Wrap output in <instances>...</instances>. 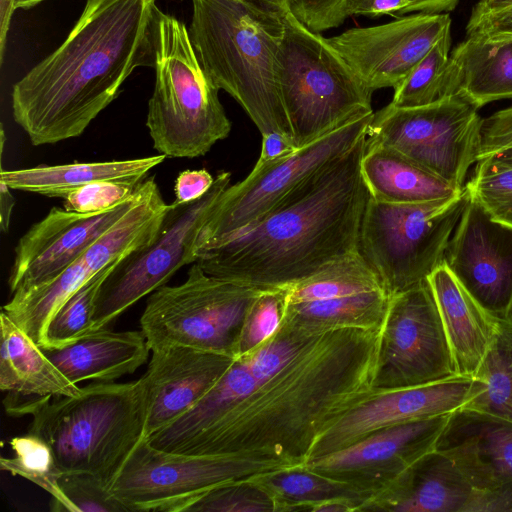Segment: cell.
<instances>
[{
  "mask_svg": "<svg viewBox=\"0 0 512 512\" xmlns=\"http://www.w3.org/2000/svg\"><path fill=\"white\" fill-rule=\"evenodd\" d=\"M345 3L346 0H287V8L306 27L320 33L344 23Z\"/></svg>",
  "mask_w": 512,
  "mask_h": 512,
  "instance_id": "7bdbcfd3",
  "label": "cell"
},
{
  "mask_svg": "<svg viewBox=\"0 0 512 512\" xmlns=\"http://www.w3.org/2000/svg\"><path fill=\"white\" fill-rule=\"evenodd\" d=\"M230 181L231 173L221 172L200 198L169 204L155 238L123 258L102 284L91 330L106 327L181 267L197 261L200 232Z\"/></svg>",
  "mask_w": 512,
  "mask_h": 512,
  "instance_id": "7c38bea8",
  "label": "cell"
},
{
  "mask_svg": "<svg viewBox=\"0 0 512 512\" xmlns=\"http://www.w3.org/2000/svg\"><path fill=\"white\" fill-rule=\"evenodd\" d=\"M361 174L371 198L387 203L411 204L451 198L456 188L397 150L369 145L361 159Z\"/></svg>",
  "mask_w": 512,
  "mask_h": 512,
  "instance_id": "f1b7e54d",
  "label": "cell"
},
{
  "mask_svg": "<svg viewBox=\"0 0 512 512\" xmlns=\"http://www.w3.org/2000/svg\"><path fill=\"white\" fill-rule=\"evenodd\" d=\"M482 120L478 109L458 95L413 108L388 104L374 113L366 143L391 147L462 189L477 161Z\"/></svg>",
  "mask_w": 512,
  "mask_h": 512,
  "instance_id": "4fadbf2b",
  "label": "cell"
},
{
  "mask_svg": "<svg viewBox=\"0 0 512 512\" xmlns=\"http://www.w3.org/2000/svg\"><path fill=\"white\" fill-rule=\"evenodd\" d=\"M376 290H385L383 283L358 250L289 286L287 301L307 302Z\"/></svg>",
  "mask_w": 512,
  "mask_h": 512,
  "instance_id": "d6a6232c",
  "label": "cell"
},
{
  "mask_svg": "<svg viewBox=\"0 0 512 512\" xmlns=\"http://www.w3.org/2000/svg\"><path fill=\"white\" fill-rule=\"evenodd\" d=\"M0 328V388L7 392L8 414L19 416L24 407L42 398L79 395L81 387L69 381L3 311Z\"/></svg>",
  "mask_w": 512,
  "mask_h": 512,
  "instance_id": "cb8c5ba5",
  "label": "cell"
},
{
  "mask_svg": "<svg viewBox=\"0 0 512 512\" xmlns=\"http://www.w3.org/2000/svg\"><path fill=\"white\" fill-rule=\"evenodd\" d=\"M156 0H87L64 42L12 89L14 121L35 145L83 134L140 66L154 67Z\"/></svg>",
  "mask_w": 512,
  "mask_h": 512,
  "instance_id": "7a4b0ae2",
  "label": "cell"
},
{
  "mask_svg": "<svg viewBox=\"0 0 512 512\" xmlns=\"http://www.w3.org/2000/svg\"><path fill=\"white\" fill-rule=\"evenodd\" d=\"M448 29V13H414L385 24L351 28L328 41L374 92L395 89Z\"/></svg>",
  "mask_w": 512,
  "mask_h": 512,
  "instance_id": "e0dca14e",
  "label": "cell"
},
{
  "mask_svg": "<svg viewBox=\"0 0 512 512\" xmlns=\"http://www.w3.org/2000/svg\"><path fill=\"white\" fill-rule=\"evenodd\" d=\"M148 397L142 377L96 382L77 396L46 397L27 405L29 433L51 448L63 473H88L108 486L145 438Z\"/></svg>",
  "mask_w": 512,
  "mask_h": 512,
  "instance_id": "5b68a950",
  "label": "cell"
},
{
  "mask_svg": "<svg viewBox=\"0 0 512 512\" xmlns=\"http://www.w3.org/2000/svg\"><path fill=\"white\" fill-rule=\"evenodd\" d=\"M165 158L159 154L129 160L38 165L7 171L2 168L0 181L13 190L64 199L72 191L93 182L112 181L138 186Z\"/></svg>",
  "mask_w": 512,
  "mask_h": 512,
  "instance_id": "83f0119b",
  "label": "cell"
},
{
  "mask_svg": "<svg viewBox=\"0 0 512 512\" xmlns=\"http://www.w3.org/2000/svg\"><path fill=\"white\" fill-rule=\"evenodd\" d=\"M45 0H16L15 9H28Z\"/></svg>",
  "mask_w": 512,
  "mask_h": 512,
  "instance_id": "f5cc1de1",
  "label": "cell"
},
{
  "mask_svg": "<svg viewBox=\"0 0 512 512\" xmlns=\"http://www.w3.org/2000/svg\"><path fill=\"white\" fill-rule=\"evenodd\" d=\"M121 260L103 269L58 307L47 324L41 348L67 345L91 330L100 288Z\"/></svg>",
  "mask_w": 512,
  "mask_h": 512,
  "instance_id": "e575fe53",
  "label": "cell"
},
{
  "mask_svg": "<svg viewBox=\"0 0 512 512\" xmlns=\"http://www.w3.org/2000/svg\"><path fill=\"white\" fill-rule=\"evenodd\" d=\"M458 3L459 0H409V5L397 17L409 13H448Z\"/></svg>",
  "mask_w": 512,
  "mask_h": 512,
  "instance_id": "7dc6e473",
  "label": "cell"
},
{
  "mask_svg": "<svg viewBox=\"0 0 512 512\" xmlns=\"http://www.w3.org/2000/svg\"><path fill=\"white\" fill-rule=\"evenodd\" d=\"M215 178L205 169L184 170L176 178L175 195L178 202H190L203 196Z\"/></svg>",
  "mask_w": 512,
  "mask_h": 512,
  "instance_id": "ee69618b",
  "label": "cell"
},
{
  "mask_svg": "<svg viewBox=\"0 0 512 512\" xmlns=\"http://www.w3.org/2000/svg\"><path fill=\"white\" fill-rule=\"evenodd\" d=\"M465 31L467 37L488 42L512 41V0H480Z\"/></svg>",
  "mask_w": 512,
  "mask_h": 512,
  "instance_id": "60d3db41",
  "label": "cell"
},
{
  "mask_svg": "<svg viewBox=\"0 0 512 512\" xmlns=\"http://www.w3.org/2000/svg\"><path fill=\"white\" fill-rule=\"evenodd\" d=\"M11 189L0 181V228L3 233H7L10 227V219L15 206V198Z\"/></svg>",
  "mask_w": 512,
  "mask_h": 512,
  "instance_id": "c3c4849f",
  "label": "cell"
},
{
  "mask_svg": "<svg viewBox=\"0 0 512 512\" xmlns=\"http://www.w3.org/2000/svg\"><path fill=\"white\" fill-rule=\"evenodd\" d=\"M436 449L484 495L483 512L512 511V422L461 408L451 414Z\"/></svg>",
  "mask_w": 512,
  "mask_h": 512,
  "instance_id": "44dd1931",
  "label": "cell"
},
{
  "mask_svg": "<svg viewBox=\"0 0 512 512\" xmlns=\"http://www.w3.org/2000/svg\"><path fill=\"white\" fill-rule=\"evenodd\" d=\"M474 387V377L455 376L420 386L373 390L318 436L307 462L345 448L376 430L451 414L471 399Z\"/></svg>",
  "mask_w": 512,
  "mask_h": 512,
  "instance_id": "ffe728a7",
  "label": "cell"
},
{
  "mask_svg": "<svg viewBox=\"0 0 512 512\" xmlns=\"http://www.w3.org/2000/svg\"><path fill=\"white\" fill-rule=\"evenodd\" d=\"M16 0H0V57L3 60L6 38Z\"/></svg>",
  "mask_w": 512,
  "mask_h": 512,
  "instance_id": "681fc988",
  "label": "cell"
},
{
  "mask_svg": "<svg viewBox=\"0 0 512 512\" xmlns=\"http://www.w3.org/2000/svg\"><path fill=\"white\" fill-rule=\"evenodd\" d=\"M137 193L138 188L132 197L99 212L78 213L53 207L17 243L8 278L11 295L56 278L124 216Z\"/></svg>",
  "mask_w": 512,
  "mask_h": 512,
  "instance_id": "d6986e66",
  "label": "cell"
},
{
  "mask_svg": "<svg viewBox=\"0 0 512 512\" xmlns=\"http://www.w3.org/2000/svg\"><path fill=\"white\" fill-rule=\"evenodd\" d=\"M408 5L409 0H346L344 12L346 18L353 15L398 16Z\"/></svg>",
  "mask_w": 512,
  "mask_h": 512,
  "instance_id": "f6af8a7d",
  "label": "cell"
},
{
  "mask_svg": "<svg viewBox=\"0 0 512 512\" xmlns=\"http://www.w3.org/2000/svg\"><path fill=\"white\" fill-rule=\"evenodd\" d=\"M465 184L470 197L496 221L512 227V164L486 157Z\"/></svg>",
  "mask_w": 512,
  "mask_h": 512,
  "instance_id": "8d00e7d4",
  "label": "cell"
},
{
  "mask_svg": "<svg viewBox=\"0 0 512 512\" xmlns=\"http://www.w3.org/2000/svg\"><path fill=\"white\" fill-rule=\"evenodd\" d=\"M59 484L65 498L64 511L71 512H129L112 495L109 486L88 473H63Z\"/></svg>",
  "mask_w": 512,
  "mask_h": 512,
  "instance_id": "ab89813d",
  "label": "cell"
},
{
  "mask_svg": "<svg viewBox=\"0 0 512 512\" xmlns=\"http://www.w3.org/2000/svg\"><path fill=\"white\" fill-rule=\"evenodd\" d=\"M151 353L141 376L148 397L145 438L192 409L235 361L226 355L180 345L153 349Z\"/></svg>",
  "mask_w": 512,
  "mask_h": 512,
  "instance_id": "7402d4cb",
  "label": "cell"
},
{
  "mask_svg": "<svg viewBox=\"0 0 512 512\" xmlns=\"http://www.w3.org/2000/svg\"><path fill=\"white\" fill-rule=\"evenodd\" d=\"M373 117L374 112L355 117L284 158L255 165L220 196L200 232L198 251L225 241L279 207L366 136Z\"/></svg>",
  "mask_w": 512,
  "mask_h": 512,
  "instance_id": "8fae6325",
  "label": "cell"
},
{
  "mask_svg": "<svg viewBox=\"0 0 512 512\" xmlns=\"http://www.w3.org/2000/svg\"><path fill=\"white\" fill-rule=\"evenodd\" d=\"M450 47L451 29H448L394 89L393 98L389 104L397 108H413L447 98L444 95V74Z\"/></svg>",
  "mask_w": 512,
  "mask_h": 512,
  "instance_id": "d590c367",
  "label": "cell"
},
{
  "mask_svg": "<svg viewBox=\"0 0 512 512\" xmlns=\"http://www.w3.org/2000/svg\"><path fill=\"white\" fill-rule=\"evenodd\" d=\"M138 186L112 181L93 182L69 193L64 198L63 208L78 213L103 211L132 197Z\"/></svg>",
  "mask_w": 512,
  "mask_h": 512,
  "instance_id": "b9f144b4",
  "label": "cell"
},
{
  "mask_svg": "<svg viewBox=\"0 0 512 512\" xmlns=\"http://www.w3.org/2000/svg\"><path fill=\"white\" fill-rule=\"evenodd\" d=\"M452 414V413H451ZM451 414L391 425L304 465L374 496L436 448Z\"/></svg>",
  "mask_w": 512,
  "mask_h": 512,
  "instance_id": "ac0fdd59",
  "label": "cell"
},
{
  "mask_svg": "<svg viewBox=\"0 0 512 512\" xmlns=\"http://www.w3.org/2000/svg\"><path fill=\"white\" fill-rule=\"evenodd\" d=\"M484 495L456 462L434 449L370 497L359 511L482 512Z\"/></svg>",
  "mask_w": 512,
  "mask_h": 512,
  "instance_id": "603a6c76",
  "label": "cell"
},
{
  "mask_svg": "<svg viewBox=\"0 0 512 512\" xmlns=\"http://www.w3.org/2000/svg\"><path fill=\"white\" fill-rule=\"evenodd\" d=\"M192 3L189 35L207 75L240 104L261 135L291 137L278 83L284 14L246 0Z\"/></svg>",
  "mask_w": 512,
  "mask_h": 512,
  "instance_id": "277c9868",
  "label": "cell"
},
{
  "mask_svg": "<svg viewBox=\"0 0 512 512\" xmlns=\"http://www.w3.org/2000/svg\"><path fill=\"white\" fill-rule=\"evenodd\" d=\"M168 206L155 178L144 179L133 206L77 260L53 280L13 294L2 311L42 346L47 324L58 307L103 269L148 245L157 235Z\"/></svg>",
  "mask_w": 512,
  "mask_h": 512,
  "instance_id": "5bb4252c",
  "label": "cell"
},
{
  "mask_svg": "<svg viewBox=\"0 0 512 512\" xmlns=\"http://www.w3.org/2000/svg\"><path fill=\"white\" fill-rule=\"evenodd\" d=\"M462 407L512 422V319H496V331Z\"/></svg>",
  "mask_w": 512,
  "mask_h": 512,
  "instance_id": "1f68e13d",
  "label": "cell"
},
{
  "mask_svg": "<svg viewBox=\"0 0 512 512\" xmlns=\"http://www.w3.org/2000/svg\"><path fill=\"white\" fill-rule=\"evenodd\" d=\"M278 52V83L292 140L301 148L373 112L370 90L319 32L289 10Z\"/></svg>",
  "mask_w": 512,
  "mask_h": 512,
  "instance_id": "52a82bcc",
  "label": "cell"
},
{
  "mask_svg": "<svg viewBox=\"0 0 512 512\" xmlns=\"http://www.w3.org/2000/svg\"><path fill=\"white\" fill-rule=\"evenodd\" d=\"M251 478L271 494L277 512H311L313 506L333 499L352 500L361 507L370 498L352 485L318 474L305 465L268 471Z\"/></svg>",
  "mask_w": 512,
  "mask_h": 512,
  "instance_id": "4dcf8cb0",
  "label": "cell"
},
{
  "mask_svg": "<svg viewBox=\"0 0 512 512\" xmlns=\"http://www.w3.org/2000/svg\"><path fill=\"white\" fill-rule=\"evenodd\" d=\"M72 383L86 380L113 382L134 373L148 359L151 349L140 330H91L67 345L42 348Z\"/></svg>",
  "mask_w": 512,
  "mask_h": 512,
  "instance_id": "d4e9b609",
  "label": "cell"
},
{
  "mask_svg": "<svg viewBox=\"0 0 512 512\" xmlns=\"http://www.w3.org/2000/svg\"><path fill=\"white\" fill-rule=\"evenodd\" d=\"M184 512H277V506L265 488L247 477L214 487Z\"/></svg>",
  "mask_w": 512,
  "mask_h": 512,
  "instance_id": "74e56055",
  "label": "cell"
},
{
  "mask_svg": "<svg viewBox=\"0 0 512 512\" xmlns=\"http://www.w3.org/2000/svg\"><path fill=\"white\" fill-rule=\"evenodd\" d=\"M155 86L146 126L154 149L170 158L205 155L231 131L219 88L203 69L186 25L159 11Z\"/></svg>",
  "mask_w": 512,
  "mask_h": 512,
  "instance_id": "8992f818",
  "label": "cell"
},
{
  "mask_svg": "<svg viewBox=\"0 0 512 512\" xmlns=\"http://www.w3.org/2000/svg\"><path fill=\"white\" fill-rule=\"evenodd\" d=\"M256 6L280 13L285 14L288 10L287 0H246Z\"/></svg>",
  "mask_w": 512,
  "mask_h": 512,
  "instance_id": "f907efd6",
  "label": "cell"
},
{
  "mask_svg": "<svg viewBox=\"0 0 512 512\" xmlns=\"http://www.w3.org/2000/svg\"><path fill=\"white\" fill-rule=\"evenodd\" d=\"M444 95H458L477 109L512 98V41L467 37L449 55Z\"/></svg>",
  "mask_w": 512,
  "mask_h": 512,
  "instance_id": "4316f807",
  "label": "cell"
},
{
  "mask_svg": "<svg viewBox=\"0 0 512 512\" xmlns=\"http://www.w3.org/2000/svg\"><path fill=\"white\" fill-rule=\"evenodd\" d=\"M13 457L0 459V468L36 484L52 496L50 509L64 511L65 498L59 480L63 475L50 446L35 434L27 432L10 440Z\"/></svg>",
  "mask_w": 512,
  "mask_h": 512,
  "instance_id": "836d02e7",
  "label": "cell"
},
{
  "mask_svg": "<svg viewBox=\"0 0 512 512\" xmlns=\"http://www.w3.org/2000/svg\"><path fill=\"white\" fill-rule=\"evenodd\" d=\"M366 137L275 210L225 241L200 249L196 263L209 275L274 289L358 251L370 197L361 174Z\"/></svg>",
  "mask_w": 512,
  "mask_h": 512,
  "instance_id": "3957f363",
  "label": "cell"
},
{
  "mask_svg": "<svg viewBox=\"0 0 512 512\" xmlns=\"http://www.w3.org/2000/svg\"><path fill=\"white\" fill-rule=\"evenodd\" d=\"M443 263L490 316L512 319V227L470 197Z\"/></svg>",
  "mask_w": 512,
  "mask_h": 512,
  "instance_id": "2e32d148",
  "label": "cell"
},
{
  "mask_svg": "<svg viewBox=\"0 0 512 512\" xmlns=\"http://www.w3.org/2000/svg\"><path fill=\"white\" fill-rule=\"evenodd\" d=\"M390 296L385 290L307 302H286L282 321L308 331L379 330Z\"/></svg>",
  "mask_w": 512,
  "mask_h": 512,
  "instance_id": "f546056e",
  "label": "cell"
},
{
  "mask_svg": "<svg viewBox=\"0 0 512 512\" xmlns=\"http://www.w3.org/2000/svg\"><path fill=\"white\" fill-rule=\"evenodd\" d=\"M297 149L290 136L278 131L265 133L262 135L261 153L255 165L274 162L292 154Z\"/></svg>",
  "mask_w": 512,
  "mask_h": 512,
  "instance_id": "bcb514c9",
  "label": "cell"
},
{
  "mask_svg": "<svg viewBox=\"0 0 512 512\" xmlns=\"http://www.w3.org/2000/svg\"><path fill=\"white\" fill-rule=\"evenodd\" d=\"M289 466L283 460L241 454L170 452L143 438L109 490L129 512H184L216 486Z\"/></svg>",
  "mask_w": 512,
  "mask_h": 512,
  "instance_id": "30bf717a",
  "label": "cell"
},
{
  "mask_svg": "<svg viewBox=\"0 0 512 512\" xmlns=\"http://www.w3.org/2000/svg\"><path fill=\"white\" fill-rule=\"evenodd\" d=\"M451 348L457 376L475 377L496 331L484 311L442 264L427 278Z\"/></svg>",
  "mask_w": 512,
  "mask_h": 512,
  "instance_id": "484cf974",
  "label": "cell"
},
{
  "mask_svg": "<svg viewBox=\"0 0 512 512\" xmlns=\"http://www.w3.org/2000/svg\"><path fill=\"white\" fill-rule=\"evenodd\" d=\"M488 157H492L501 162L512 164V146L501 149Z\"/></svg>",
  "mask_w": 512,
  "mask_h": 512,
  "instance_id": "816d5d0a",
  "label": "cell"
},
{
  "mask_svg": "<svg viewBox=\"0 0 512 512\" xmlns=\"http://www.w3.org/2000/svg\"><path fill=\"white\" fill-rule=\"evenodd\" d=\"M263 290L209 275L195 262L183 283L150 294L141 330L151 350L180 345L236 359L246 317Z\"/></svg>",
  "mask_w": 512,
  "mask_h": 512,
  "instance_id": "9c48e42d",
  "label": "cell"
},
{
  "mask_svg": "<svg viewBox=\"0 0 512 512\" xmlns=\"http://www.w3.org/2000/svg\"><path fill=\"white\" fill-rule=\"evenodd\" d=\"M457 376L428 280L390 297L379 333L373 390L425 385Z\"/></svg>",
  "mask_w": 512,
  "mask_h": 512,
  "instance_id": "9a60e30c",
  "label": "cell"
},
{
  "mask_svg": "<svg viewBox=\"0 0 512 512\" xmlns=\"http://www.w3.org/2000/svg\"><path fill=\"white\" fill-rule=\"evenodd\" d=\"M286 288L263 290L246 317L238 346L237 358L254 351L279 328L287 302Z\"/></svg>",
  "mask_w": 512,
  "mask_h": 512,
  "instance_id": "f35d334b",
  "label": "cell"
},
{
  "mask_svg": "<svg viewBox=\"0 0 512 512\" xmlns=\"http://www.w3.org/2000/svg\"><path fill=\"white\" fill-rule=\"evenodd\" d=\"M380 329L316 332L282 321L244 355L254 389L179 453L304 465L318 436L373 392Z\"/></svg>",
  "mask_w": 512,
  "mask_h": 512,
  "instance_id": "6da1fadb",
  "label": "cell"
},
{
  "mask_svg": "<svg viewBox=\"0 0 512 512\" xmlns=\"http://www.w3.org/2000/svg\"><path fill=\"white\" fill-rule=\"evenodd\" d=\"M469 199L466 186L459 194L434 202L397 204L369 197L359 252L390 297L427 280L442 264Z\"/></svg>",
  "mask_w": 512,
  "mask_h": 512,
  "instance_id": "ba28073f",
  "label": "cell"
}]
</instances>
